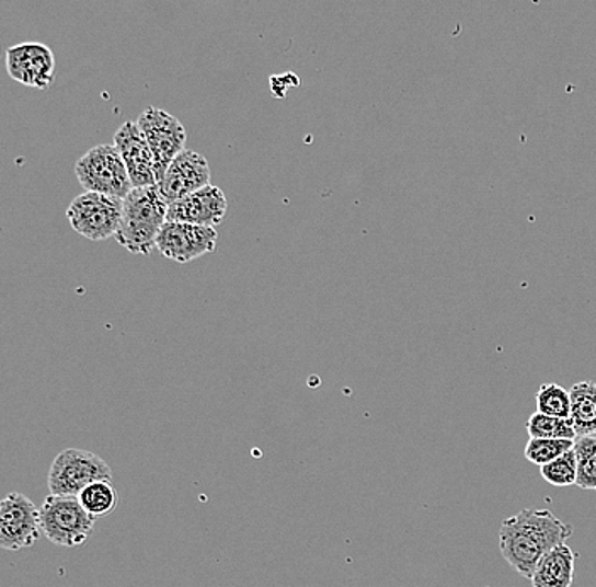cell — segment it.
<instances>
[{"instance_id":"obj_4","label":"cell","mask_w":596,"mask_h":587,"mask_svg":"<svg viewBox=\"0 0 596 587\" xmlns=\"http://www.w3.org/2000/svg\"><path fill=\"white\" fill-rule=\"evenodd\" d=\"M74 173L87 192L124 200L135 191L116 145H101L90 149L85 157L77 161Z\"/></svg>"},{"instance_id":"obj_5","label":"cell","mask_w":596,"mask_h":587,"mask_svg":"<svg viewBox=\"0 0 596 587\" xmlns=\"http://www.w3.org/2000/svg\"><path fill=\"white\" fill-rule=\"evenodd\" d=\"M39 511L42 530L49 542L68 549L82 546L89 542L95 527V518L87 514L79 498L49 495Z\"/></svg>"},{"instance_id":"obj_1","label":"cell","mask_w":596,"mask_h":587,"mask_svg":"<svg viewBox=\"0 0 596 587\" xmlns=\"http://www.w3.org/2000/svg\"><path fill=\"white\" fill-rule=\"evenodd\" d=\"M573 532V525L549 509H522L502 521L500 552L520 576L532 579L542 557L566 543Z\"/></svg>"},{"instance_id":"obj_13","label":"cell","mask_w":596,"mask_h":587,"mask_svg":"<svg viewBox=\"0 0 596 587\" xmlns=\"http://www.w3.org/2000/svg\"><path fill=\"white\" fill-rule=\"evenodd\" d=\"M226 212L228 198L219 186L209 185L170 205L167 220L216 229L222 222Z\"/></svg>"},{"instance_id":"obj_2","label":"cell","mask_w":596,"mask_h":587,"mask_svg":"<svg viewBox=\"0 0 596 587\" xmlns=\"http://www.w3.org/2000/svg\"><path fill=\"white\" fill-rule=\"evenodd\" d=\"M170 204L158 186L135 188L123 200V220L116 241L133 254H151L157 250L161 227L167 223Z\"/></svg>"},{"instance_id":"obj_15","label":"cell","mask_w":596,"mask_h":587,"mask_svg":"<svg viewBox=\"0 0 596 587\" xmlns=\"http://www.w3.org/2000/svg\"><path fill=\"white\" fill-rule=\"evenodd\" d=\"M571 421L577 437L596 435V383L582 381L570 390Z\"/></svg>"},{"instance_id":"obj_20","label":"cell","mask_w":596,"mask_h":587,"mask_svg":"<svg viewBox=\"0 0 596 587\" xmlns=\"http://www.w3.org/2000/svg\"><path fill=\"white\" fill-rule=\"evenodd\" d=\"M540 474H542V480L548 481L552 486L568 487L576 484L577 462L574 449L555 459V461L542 465Z\"/></svg>"},{"instance_id":"obj_12","label":"cell","mask_w":596,"mask_h":587,"mask_svg":"<svg viewBox=\"0 0 596 587\" xmlns=\"http://www.w3.org/2000/svg\"><path fill=\"white\" fill-rule=\"evenodd\" d=\"M209 185V161L205 160L202 154L185 149L180 157L173 160L164 173L163 180L157 186L164 200L172 205Z\"/></svg>"},{"instance_id":"obj_18","label":"cell","mask_w":596,"mask_h":587,"mask_svg":"<svg viewBox=\"0 0 596 587\" xmlns=\"http://www.w3.org/2000/svg\"><path fill=\"white\" fill-rule=\"evenodd\" d=\"M574 453L577 462L576 486L596 491V435L577 437Z\"/></svg>"},{"instance_id":"obj_21","label":"cell","mask_w":596,"mask_h":587,"mask_svg":"<svg viewBox=\"0 0 596 587\" xmlns=\"http://www.w3.org/2000/svg\"><path fill=\"white\" fill-rule=\"evenodd\" d=\"M573 449L574 440L529 439L526 446V458L527 461L542 468Z\"/></svg>"},{"instance_id":"obj_19","label":"cell","mask_w":596,"mask_h":587,"mask_svg":"<svg viewBox=\"0 0 596 587\" xmlns=\"http://www.w3.org/2000/svg\"><path fill=\"white\" fill-rule=\"evenodd\" d=\"M536 402L537 413L555 418H571L570 391L559 384H542L537 391Z\"/></svg>"},{"instance_id":"obj_9","label":"cell","mask_w":596,"mask_h":587,"mask_svg":"<svg viewBox=\"0 0 596 587\" xmlns=\"http://www.w3.org/2000/svg\"><path fill=\"white\" fill-rule=\"evenodd\" d=\"M217 234L214 227L192 226V223L168 222L161 227L157 239V250L168 260L188 263L216 251Z\"/></svg>"},{"instance_id":"obj_3","label":"cell","mask_w":596,"mask_h":587,"mask_svg":"<svg viewBox=\"0 0 596 587\" xmlns=\"http://www.w3.org/2000/svg\"><path fill=\"white\" fill-rule=\"evenodd\" d=\"M99 481H112V469L101 456L83 449H65L56 456L48 472L51 496L79 498L85 487Z\"/></svg>"},{"instance_id":"obj_6","label":"cell","mask_w":596,"mask_h":587,"mask_svg":"<svg viewBox=\"0 0 596 587\" xmlns=\"http://www.w3.org/2000/svg\"><path fill=\"white\" fill-rule=\"evenodd\" d=\"M74 231L90 241L116 238L123 220V200L108 195L85 192L71 202L67 210Z\"/></svg>"},{"instance_id":"obj_14","label":"cell","mask_w":596,"mask_h":587,"mask_svg":"<svg viewBox=\"0 0 596 587\" xmlns=\"http://www.w3.org/2000/svg\"><path fill=\"white\" fill-rule=\"evenodd\" d=\"M576 555L568 543L558 545L542 557L532 576V587H571Z\"/></svg>"},{"instance_id":"obj_8","label":"cell","mask_w":596,"mask_h":587,"mask_svg":"<svg viewBox=\"0 0 596 587\" xmlns=\"http://www.w3.org/2000/svg\"><path fill=\"white\" fill-rule=\"evenodd\" d=\"M136 123L157 158L161 182L173 160L185 151V127L172 114L158 107L146 108Z\"/></svg>"},{"instance_id":"obj_17","label":"cell","mask_w":596,"mask_h":587,"mask_svg":"<svg viewBox=\"0 0 596 587\" xmlns=\"http://www.w3.org/2000/svg\"><path fill=\"white\" fill-rule=\"evenodd\" d=\"M527 434L530 439L576 440L571 418H555V416L534 413L527 422Z\"/></svg>"},{"instance_id":"obj_16","label":"cell","mask_w":596,"mask_h":587,"mask_svg":"<svg viewBox=\"0 0 596 587\" xmlns=\"http://www.w3.org/2000/svg\"><path fill=\"white\" fill-rule=\"evenodd\" d=\"M79 502L90 517L99 520L116 511L119 505V493L112 481H99L80 493Z\"/></svg>"},{"instance_id":"obj_11","label":"cell","mask_w":596,"mask_h":587,"mask_svg":"<svg viewBox=\"0 0 596 587\" xmlns=\"http://www.w3.org/2000/svg\"><path fill=\"white\" fill-rule=\"evenodd\" d=\"M9 77L23 85L46 90L55 79V55L43 43H21L8 49Z\"/></svg>"},{"instance_id":"obj_10","label":"cell","mask_w":596,"mask_h":587,"mask_svg":"<svg viewBox=\"0 0 596 587\" xmlns=\"http://www.w3.org/2000/svg\"><path fill=\"white\" fill-rule=\"evenodd\" d=\"M114 145L119 149L129 172L130 183L135 188L157 186L160 183L157 158L149 148L138 123L123 124L114 136Z\"/></svg>"},{"instance_id":"obj_7","label":"cell","mask_w":596,"mask_h":587,"mask_svg":"<svg viewBox=\"0 0 596 587\" xmlns=\"http://www.w3.org/2000/svg\"><path fill=\"white\" fill-rule=\"evenodd\" d=\"M42 511L27 496L11 493L0 503V546L18 552L30 549L42 536Z\"/></svg>"}]
</instances>
